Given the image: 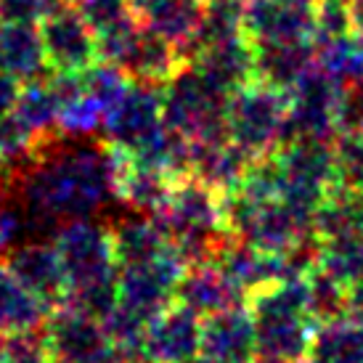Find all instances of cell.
Segmentation results:
<instances>
[{"label": "cell", "mask_w": 363, "mask_h": 363, "mask_svg": "<svg viewBox=\"0 0 363 363\" xmlns=\"http://www.w3.org/2000/svg\"><path fill=\"white\" fill-rule=\"evenodd\" d=\"M122 164L109 143L51 135L32 160L6 170V191L56 231L61 223L99 218L120 202Z\"/></svg>", "instance_id": "6da1fadb"}, {"label": "cell", "mask_w": 363, "mask_h": 363, "mask_svg": "<svg viewBox=\"0 0 363 363\" xmlns=\"http://www.w3.org/2000/svg\"><path fill=\"white\" fill-rule=\"evenodd\" d=\"M154 218L186 265L218 262V257L236 242L223 220V194L204 186L194 175H183L172 183L167 202Z\"/></svg>", "instance_id": "7a4b0ae2"}, {"label": "cell", "mask_w": 363, "mask_h": 363, "mask_svg": "<svg viewBox=\"0 0 363 363\" xmlns=\"http://www.w3.org/2000/svg\"><path fill=\"white\" fill-rule=\"evenodd\" d=\"M257 329L255 363H300L318 323L308 313V276L284 279L247 297Z\"/></svg>", "instance_id": "3957f363"}, {"label": "cell", "mask_w": 363, "mask_h": 363, "mask_svg": "<svg viewBox=\"0 0 363 363\" xmlns=\"http://www.w3.org/2000/svg\"><path fill=\"white\" fill-rule=\"evenodd\" d=\"M228 99L223 91L204 80L191 64H186L170 82L162 85L164 125L189 141H207L228 135L225 109Z\"/></svg>", "instance_id": "277c9868"}, {"label": "cell", "mask_w": 363, "mask_h": 363, "mask_svg": "<svg viewBox=\"0 0 363 363\" xmlns=\"http://www.w3.org/2000/svg\"><path fill=\"white\" fill-rule=\"evenodd\" d=\"M286 106H289V93L276 91L260 80L250 82L228 99L225 109L228 135L255 160L273 154L281 143Z\"/></svg>", "instance_id": "5b68a950"}, {"label": "cell", "mask_w": 363, "mask_h": 363, "mask_svg": "<svg viewBox=\"0 0 363 363\" xmlns=\"http://www.w3.org/2000/svg\"><path fill=\"white\" fill-rule=\"evenodd\" d=\"M51 239L59 250L61 265L67 271L69 292L88 286V284L114 279L120 273L109 225L99 223L96 218L61 223Z\"/></svg>", "instance_id": "8992f818"}, {"label": "cell", "mask_w": 363, "mask_h": 363, "mask_svg": "<svg viewBox=\"0 0 363 363\" xmlns=\"http://www.w3.org/2000/svg\"><path fill=\"white\" fill-rule=\"evenodd\" d=\"M340 99H342V85L334 82L315 64L289 91L281 143L300 141V138H329V141L337 138V133H340V125H337Z\"/></svg>", "instance_id": "52a82bcc"}, {"label": "cell", "mask_w": 363, "mask_h": 363, "mask_svg": "<svg viewBox=\"0 0 363 363\" xmlns=\"http://www.w3.org/2000/svg\"><path fill=\"white\" fill-rule=\"evenodd\" d=\"M183 271H186V262L172 247L152 262L120 268L117 308H122L125 313H130L133 318L149 326L162 311H167L175 303V286L181 281Z\"/></svg>", "instance_id": "ba28073f"}, {"label": "cell", "mask_w": 363, "mask_h": 363, "mask_svg": "<svg viewBox=\"0 0 363 363\" xmlns=\"http://www.w3.org/2000/svg\"><path fill=\"white\" fill-rule=\"evenodd\" d=\"M53 363H117V347L104 321L88 313L59 305L43 323Z\"/></svg>", "instance_id": "9c48e42d"}, {"label": "cell", "mask_w": 363, "mask_h": 363, "mask_svg": "<svg viewBox=\"0 0 363 363\" xmlns=\"http://www.w3.org/2000/svg\"><path fill=\"white\" fill-rule=\"evenodd\" d=\"M164 128L162 111V85L133 82L106 111L101 128V141L109 143L114 152L133 154L138 146Z\"/></svg>", "instance_id": "30bf717a"}, {"label": "cell", "mask_w": 363, "mask_h": 363, "mask_svg": "<svg viewBox=\"0 0 363 363\" xmlns=\"http://www.w3.org/2000/svg\"><path fill=\"white\" fill-rule=\"evenodd\" d=\"M43 45L51 72H82L99 61V40L74 3H61L40 21Z\"/></svg>", "instance_id": "8fae6325"}, {"label": "cell", "mask_w": 363, "mask_h": 363, "mask_svg": "<svg viewBox=\"0 0 363 363\" xmlns=\"http://www.w3.org/2000/svg\"><path fill=\"white\" fill-rule=\"evenodd\" d=\"M250 43L315 40V0H244Z\"/></svg>", "instance_id": "7c38bea8"}, {"label": "cell", "mask_w": 363, "mask_h": 363, "mask_svg": "<svg viewBox=\"0 0 363 363\" xmlns=\"http://www.w3.org/2000/svg\"><path fill=\"white\" fill-rule=\"evenodd\" d=\"M257 329L250 305H236L202 318V347L196 363H255Z\"/></svg>", "instance_id": "4fadbf2b"}, {"label": "cell", "mask_w": 363, "mask_h": 363, "mask_svg": "<svg viewBox=\"0 0 363 363\" xmlns=\"http://www.w3.org/2000/svg\"><path fill=\"white\" fill-rule=\"evenodd\" d=\"M202 347V318L172 303L143 334V355L152 363H196Z\"/></svg>", "instance_id": "5bb4252c"}, {"label": "cell", "mask_w": 363, "mask_h": 363, "mask_svg": "<svg viewBox=\"0 0 363 363\" xmlns=\"http://www.w3.org/2000/svg\"><path fill=\"white\" fill-rule=\"evenodd\" d=\"M6 265L51 311L67 303L69 281H67V271L61 265L53 239H30V242L13 247L6 252Z\"/></svg>", "instance_id": "9a60e30c"}, {"label": "cell", "mask_w": 363, "mask_h": 363, "mask_svg": "<svg viewBox=\"0 0 363 363\" xmlns=\"http://www.w3.org/2000/svg\"><path fill=\"white\" fill-rule=\"evenodd\" d=\"M175 303L196 313L199 318H207L244 305L247 294L218 262H199V265H186L181 281L175 286Z\"/></svg>", "instance_id": "2e32d148"}, {"label": "cell", "mask_w": 363, "mask_h": 363, "mask_svg": "<svg viewBox=\"0 0 363 363\" xmlns=\"http://www.w3.org/2000/svg\"><path fill=\"white\" fill-rule=\"evenodd\" d=\"M252 154L242 149L231 135L194 141L189 175L202 181L204 186L215 189L218 194H231L242 186V181L247 178L250 167H252Z\"/></svg>", "instance_id": "e0dca14e"}, {"label": "cell", "mask_w": 363, "mask_h": 363, "mask_svg": "<svg viewBox=\"0 0 363 363\" xmlns=\"http://www.w3.org/2000/svg\"><path fill=\"white\" fill-rule=\"evenodd\" d=\"M0 72L21 85L51 74L40 24L0 21Z\"/></svg>", "instance_id": "ac0fdd59"}, {"label": "cell", "mask_w": 363, "mask_h": 363, "mask_svg": "<svg viewBox=\"0 0 363 363\" xmlns=\"http://www.w3.org/2000/svg\"><path fill=\"white\" fill-rule=\"evenodd\" d=\"M189 64L225 96H233L239 88L257 80L255 77V45L244 35L236 40H225L204 48Z\"/></svg>", "instance_id": "d6986e66"}, {"label": "cell", "mask_w": 363, "mask_h": 363, "mask_svg": "<svg viewBox=\"0 0 363 363\" xmlns=\"http://www.w3.org/2000/svg\"><path fill=\"white\" fill-rule=\"evenodd\" d=\"M109 233L120 268L152 262L172 247L160 220L146 212L128 210V215H117L109 223Z\"/></svg>", "instance_id": "ffe728a7"}, {"label": "cell", "mask_w": 363, "mask_h": 363, "mask_svg": "<svg viewBox=\"0 0 363 363\" xmlns=\"http://www.w3.org/2000/svg\"><path fill=\"white\" fill-rule=\"evenodd\" d=\"M255 77L276 91L289 93L315 67V40L252 43Z\"/></svg>", "instance_id": "44dd1931"}, {"label": "cell", "mask_w": 363, "mask_h": 363, "mask_svg": "<svg viewBox=\"0 0 363 363\" xmlns=\"http://www.w3.org/2000/svg\"><path fill=\"white\" fill-rule=\"evenodd\" d=\"M133 6L143 27L167 38L186 53L202 24L207 0H133Z\"/></svg>", "instance_id": "7402d4cb"}, {"label": "cell", "mask_w": 363, "mask_h": 363, "mask_svg": "<svg viewBox=\"0 0 363 363\" xmlns=\"http://www.w3.org/2000/svg\"><path fill=\"white\" fill-rule=\"evenodd\" d=\"M51 308L27 289L6 262H0V337L43 329Z\"/></svg>", "instance_id": "603a6c76"}, {"label": "cell", "mask_w": 363, "mask_h": 363, "mask_svg": "<svg viewBox=\"0 0 363 363\" xmlns=\"http://www.w3.org/2000/svg\"><path fill=\"white\" fill-rule=\"evenodd\" d=\"M218 265L239 284V289L247 297L276 281H284L281 257L279 255L262 252V250H257V247L247 242H239V239L218 257Z\"/></svg>", "instance_id": "cb8c5ba5"}, {"label": "cell", "mask_w": 363, "mask_h": 363, "mask_svg": "<svg viewBox=\"0 0 363 363\" xmlns=\"http://www.w3.org/2000/svg\"><path fill=\"white\" fill-rule=\"evenodd\" d=\"M305 363H363V323L347 315L318 323Z\"/></svg>", "instance_id": "d4e9b609"}, {"label": "cell", "mask_w": 363, "mask_h": 363, "mask_svg": "<svg viewBox=\"0 0 363 363\" xmlns=\"http://www.w3.org/2000/svg\"><path fill=\"white\" fill-rule=\"evenodd\" d=\"M13 114L30 128L40 141L59 135V117H61V96L53 88L51 74L40 80L24 82L13 106Z\"/></svg>", "instance_id": "484cf974"}, {"label": "cell", "mask_w": 363, "mask_h": 363, "mask_svg": "<svg viewBox=\"0 0 363 363\" xmlns=\"http://www.w3.org/2000/svg\"><path fill=\"white\" fill-rule=\"evenodd\" d=\"M172 183L175 181L164 172L125 162L120 175V202L128 204V210L157 215L170 196Z\"/></svg>", "instance_id": "4316f807"}, {"label": "cell", "mask_w": 363, "mask_h": 363, "mask_svg": "<svg viewBox=\"0 0 363 363\" xmlns=\"http://www.w3.org/2000/svg\"><path fill=\"white\" fill-rule=\"evenodd\" d=\"M244 35V0H207L199 30L191 45L186 48V64L199 51L225 40H236Z\"/></svg>", "instance_id": "83f0119b"}, {"label": "cell", "mask_w": 363, "mask_h": 363, "mask_svg": "<svg viewBox=\"0 0 363 363\" xmlns=\"http://www.w3.org/2000/svg\"><path fill=\"white\" fill-rule=\"evenodd\" d=\"M315 64L342 88L363 80V35L347 32L340 38L315 40Z\"/></svg>", "instance_id": "f1b7e54d"}, {"label": "cell", "mask_w": 363, "mask_h": 363, "mask_svg": "<svg viewBox=\"0 0 363 363\" xmlns=\"http://www.w3.org/2000/svg\"><path fill=\"white\" fill-rule=\"evenodd\" d=\"M315 233L321 239L363 236V191H347L334 186L315 210Z\"/></svg>", "instance_id": "f546056e"}, {"label": "cell", "mask_w": 363, "mask_h": 363, "mask_svg": "<svg viewBox=\"0 0 363 363\" xmlns=\"http://www.w3.org/2000/svg\"><path fill=\"white\" fill-rule=\"evenodd\" d=\"M104 120H106V106L96 101L85 88H80L74 96H69L67 101L61 104L59 135H67V138H96V135H101Z\"/></svg>", "instance_id": "4dcf8cb0"}, {"label": "cell", "mask_w": 363, "mask_h": 363, "mask_svg": "<svg viewBox=\"0 0 363 363\" xmlns=\"http://www.w3.org/2000/svg\"><path fill=\"white\" fill-rule=\"evenodd\" d=\"M308 313L315 323H329L347 315V286L323 268L308 273Z\"/></svg>", "instance_id": "1f68e13d"}, {"label": "cell", "mask_w": 363, "mask_h": 363, "mask_svg": "<svg viewBox=\"0 0 363 363\" xmlns=\"http://www.w3.org/2000/svg\"><path fill=\"white\" fill-rule=\"evenodd\" d=\"M318 268L332 273L337 281H358L363 276V236H334L321 239V260Z\"/></svg>", "instance_id": "d6a6232c"}, {"label": "cell", "mask_w": 363, "mask_h": 363, "mask_svg": "<svg viewBox=\"0 0 363 363\" xmlns=\"http://www.w3.org/2000/svg\"><path fill=\"white\" fill-rule=\"evenodd\" d=\"M334 186L363 191V130H342L334 138Z\"/></svg>", "instance_id": "836d02e7"}, {"label": "cell", "mask_w": 363, "mask_h": 363, "mask_svg": "<svg viewBox=\"0 0 363 363\" xmlns=\"http://www.w3.org/2000/svg\"><path fill=\"white\" fill-rule=\"evenodd\" d=\"M72 3L82 13V19L88 21V27L96 32V40L138 19L133 0H72Z\"/></svg>", "instance_id": "e575fe53"}, {"label": "cell", "mask_w": 363, "mask_h": 363, "mask_svg": "<svg viewBox=\"0 0 363 363\" xmlns=\"http://www.w3.org/2000/svg\"><path fill=\"white\" fill-rule=\"evenodd\" d=\"M0 363H53L43 329L0 337Z\"/></svg>", "instance_id": "d590c367"}, {"label": "cell", "mask_w": 363, "mask_h": 363, "mask_svg": "<svg viewBox=\"0 0 363 363\" xmlns=\"http://www.w3.org/2000/svg\"><path fill=\"white\" fill-rule=\"evenodd\" d=\"M353 32L350 0H315V40Z\"/></svg>", "instance_id": "8d00e7d4"}, {"label": "cell", "mask_w": 363, "mask_h": 363, "mask_svg": "<svg viewBox=\"0 0 363 363\" xmlns=\"http://www.w3.org/2000/svg\"><path fill=\"white\" fill-rule=\"evenodd\" d=\"M64 0H0V21H30L40 24Z\"/></svg>", "instance_id": "74e56055"}, {"label": "cell", "mask_w": 363, "mask_h": 363, "mask_svg": "<svg viewBox=\"0 0 363 363\" xmlns=\"http://www.w3.org/2000/svg\"><path fill=\"white\" fill-rule=\"evenodd\" d=\"M337 125L342 130H363V80L342 88Z\"/></svg>", "instance_id": "f35d334b"}, {"label": "cell", "mask_w": 363, "mask_h": 363, "mask_svg": "<svg viewBox=\"0 0 363 363\" xmlns=\"http://www.w3.org/2000/svg\"><path fill=\"white\" fill-rule=\"evenodd\" d=\"M21 82H16L13 77H9L6 72H0V117H6L13 111L16 99H19Z\"/></svg>", "instance_id": "ab89813d"}, {"label": "cell", "mask_w": 363, "mask_h": 363, "mask_svg": "<svg viewBox=\"0 0 363 363\" xmlns=\"http://www.w3.org/2000/svg\"><path fill=\"white\" fill-rule=\"evenodd\" d=\"M347 318L363 323V276L347 284Z\"/></svg>", "instance_id": "60d3db41"}, {"label": "cell", "mask_w": 363, "mask_h": 363, "mask_svg": "<svg viewBox=\"0 0 363 363\" xmlns=\"http://www.w3.org/2000/svg\"><path fill=\"white\" fill-rule=\"evenodd\" d=\"M350 16H353V32L363 35V0H350Z\"/></svg>", "instance_id": "b9f144b4"}, {"label": "cell", "mask_w": 363, "mask_h": 363, "mask_svg": "<svg viewBox=\"0 0 363 363\" xmlns=\"http://www.w3.org/2000/svg\"><path fill=\"white\" fill-rule=\"evenodd\" d=\"M3 196H6V172L0 167V202H3Z\"/></svg>", "instance_id": "7bdbcfd3"}]
</instances>
